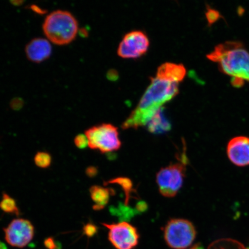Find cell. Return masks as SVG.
<instances>
[{"instance_id":"obj_1","label":"cell","mask_w":249,"mask_h":249,"mask_svg":"<svg viewBox=\"0 0 249 249\" xmlns=\"http://www.w3.org/2000/svg\"><path fill=\"white\" fill-rule=\"evenodd\" d=\"M178 92V83L157 76L152 78L138 105L123 123V128L137 129L147 125L161 107L175 97Z\"/></svg>"},{"instance_id":"obj_2","label":"cell","mask_w":249,"mask_h":249,"mask_svg":"<svg viewBox=\"0 0 249 249\" xmlns=\"http://www.w3.org/2000/svg\"><path fill=\"white\" fill-rule=\"evenodd\" d=\"M207 58L216 62L221 71L233 80L249 82V52L241 42L221 43L207 55Z\"/></svg>"},{"instance_id":"obj_3","label":"cell","mask_w":249,"mask_h":249,"mask_svg":"<svg viewBox=\"0 0 249 249\" xmlns=\"http://www.w3.org/2000/svg\"><path fill=\"white\" fill-rule=\"evenodd\" d=\"M79 30L76 18L67 11L51 12L43 24V31L47 38L57 45L69 44L76 38Z\"/></svg>"},{"instance_id":"obj_4","label":"cell","mask_w":249,"mask_h":249,"mask_svg":"<svg viewBox=\"0 0 249 249\" xmlns=\"http://www.w3.org/2000/svg\"><path fill=\"white\" fill-rule=\"evenodd\" d=\"M89 147L102 153L117 151L121 142L117 127L110 124H102L90 127L85 132Z\"/></svg>"},{"instance_id":"obj_5","label":"cell","mask_w":249,"mask_h":249,"mask_svg":"<svg viewBox=\"0 0 249 249\" xmlns=\"http://www.w3.org/2000/svg\"><path fill=\"white\" fill-rule=\"evenodd\" d=\"M196 230L193 223L184 219H172L164 229V238L173 249H186L194 242Z\"/></svg>"},{"instance_id":"obj_6","label":"cell","mask_w":249,"mask_h":249,"mask_svg":"<svg viewBox=\"0 0 249 249\" xmlns=\"http://www.w3.org/2000/svg\"><path fill=\"white\" fill-rule=\"evenodd\" d=\"M186 166L181 163L171 164L161 168L157 175V182L160 194L164 197H175L184 181Z\"/></svg>"},{"instance_id":"obj_7","label":"cell","mask_w":249,"mask_h":249,"mask_svg":"<svg viewBox=\"0 0 249 249\" xmlns=\"http://www.w3.org/2000/svg\"><path fill=\"white\" fill-rule=\"evenodd\" d=\"M108 230V240L116 249H133L139 244L138 230L130 223H102Z\"/></svg>"},{"instance_id":"obj_8","label":"cell","mask_w":249,"mask_h":249,"mask_svg":"<svg viewBox=\"0 0 249 249\" xmlns=\"http://www.w3.org/2000/svg\"><path fill=\"white\" fill-rule=\"evenodd\" d=\"M5 238L12 247L23 248L33 240L35 229L30 221L16 219L4 229Z\"/></svg>"},{"instance_id":"obj_9","label":"cell","mask_w":249,"mask_h":249,"mask_svg":"<svg viewBox=\"0 0 249 249\" xmlns=\"http://www.w3.org/2000/svg\"><path fill=\"white\" fill-rule=\"evenodd\" d=\"M149 40L142 31H130L124 36L117 50L118 54L124 58H136L148 51Z\"/></svg>"},{"instance_id":"obj_10","label":"cell","mask_w":249,"mask_h":249,"mask_svg":"<svg viewBox=\"0 0 249 249\" xmlns=\"http://www.w3.org/2000/svg\"><path fill=\"white\" fill-rule=\"evenodd\" d=\"M227 154L230 161L236 166L245 167L249 165V138L238 136L228 143Z\"/></svg>"},{"instance_id":"obj_11","label":"cell","mask_w":249,"mask_h":249,"mask_svg":"<svg viewBox=\"0 0 249 249\" xmlns=\"http://www.w3.org/2000/svg\"><path fill=\"white\" fill-rule=\"evenodd\" d=\"M25 52L29 60L39 63L51 57L52 46L48 39L36 38L27 43Z\"/></svg>"},{"instance_id":"obj_12","label":"cell","mask_w":249,"mask_h":249,"mask_svg":"<svg viewBox=\"0 0 249 249\" xmlns=\"http://www.w3.org/2000/svg\"><path fill=\"white\" fill-rule=\"evenodd\" d=\"M186 70L182 64L166 62L158 68L157 77L179 83L184 79Z\"/></svg>"},{"instance_id":"obj_13","label":"cell","mask_w":249,"mask_h":249,"mask_svg":"<svg viewBox=\"0 0 249 249\" xmlns=\"http://www.w3.org/2000/svg\"><path fill=\"white\" fill-rule=\"evenodd\" d=\"M89 193L92 200L95 203L93 206V210H102L107 204L110 196V192L108 189L100 186H92L89 189Z\"/></svg>"},{"instance_id":"obj_14","label":"cell","mask_w":249,"mask_h":249,"mask_svg":"<svg viewBox=\"0 0 249 249\" xmlns=\"http://www.w3.org/2000/svg\"><path fill=\"white\" fill-rule=\"evenodd\" d=\"M148 129L152 133H161L170 130L171 125L163 113V108L160 109L147 125Z\"/></svg>"},{"instance_id":"obj_15","label":"cell","mask_w":249,"mask_h":249,"mask_svg":"<svg viewBox=\"0 0 249 249\" xmlns=\"http://www.w3.org/2000/svg\"><path fill=\"white\" fill-rule=\"evenodd\" d=\"M0 209L5 213L15 214L17 216H19L20 214L15 199L5 193L3 194L0 201Z\"/></svg>"},{"instance_id":"obj_16","label":"cell","mask_w":249,"mask_h":249,"mask_svg":"<svg viewBox=\"0 0 249 249\" xmlns=\"http://www.w3.org/2000/svg\"><path fill=\"white\" fill-rule=\"evenodd\" d=\"M52 157L51 154L46 152H38L34 157V162L37 166L46 169L52 164Z\"/></svg>"},{"instance_id":"obj_17","label":"cell","mask_w":249,"mask_h":249,"mask_svg":"<svg viewBox=\"0 0 249 249\" xmlns=\"http://www.w3.org/2000/svg\"><path fill=\"white\" fill-rule=\"evenodd\" d=\"M74 144L78 148L85 149L87 146H89L88 139L87 136L83 134H79L77 135L74 139Z\"/></svg>"},{"instance_id":"obj_18","label":"cell","mask_w":249,"mask_h":249,"mask_svg":"<svg viewBox=\"0 0 249 249\" xmlns=\"http://www.w3.org/2000/svg\"><path fill=\"white\" fill-rule=\"evenodd\" d=\"M206 17L208 23L212 24L215 23L221 18V15L215 9L208 8L206 12Z\"/></svg>"},{"instance_id":"obj_19","label":"cell","mask_w":249,"mask_h":249,"mask_svg":"<svg viewBox=\"0 0 249 249\" xmlns=\"http://www.w3.org/2000/svg\"><path fill=\"white\" fill-rule=\"evenodd\" d=\"M97 227L92 223L87 224L83 228L84 233L89 237H92L97 232Z\"/></svg>"},{"instance_id":"obj_20","label":"cell","mask_w":249,"mask_h":249,"mask_svg":"<svg viewBox=\"0 0 249 249\" xmlns=\"http://www.w3.org/2000/svg\"><path fill=\"white\" fill-rule=\"evenodd\" d=\"M55 242L52 238L46 239L45 241V245L49 249H54L55 248Z\"/></svg>"},{"instance_id":"obj_21","label":"cell","mask_w":249,"mask_h":249,"mask_svg":"<svg viewBox=\"0 0 249 249\" xmlns=\"http://www.w3.org/2000/svg\"><path fill=\"white\" fill-rule=\"evenodd\" d=\"M97 174V169L94 167H89L86 170V174L87 176L93 177Z\"/></svg>"},{"instance_id":"obj_22","label":"cell","mask_w":249,"mask_h":249,"mask_svg":"<svg viewBox=\"0 0 249 249\" xmlns=\"http://www.w3.org/2000/svg\"><path fill=\"white\" fill-rule=\"evenodd\" d=\"M31 9L32 10L38 14L42 15L46 13V11L45 9H42L38 7V6L36 5H32L31 6Z\"/></svg>"},{"instance_id":"obj_23","label":"cell","mask_w":249,"mask_h":249,"mask_svg":"<svg viewBox=\"0 0 249 249\" xmlns=\"http://www.w3.org/2000/svg\"><path fill=\"white\" fill-rule=\"evenodd\" d=\"M79 33L80 36H87L88 35V32L85 29H80L79 30Z\"/></svg>"},{"instance_id":"obj_24","label":"cell","mask_w":249,"mask_h":249,"mask_svg":"<svg viewBox=\"0 0 249 249\" xmlns=\"http://www.w3.org/2000/svg\"><path fill=\"white\" fill-rule=\"evenodd\" d=\"M0 249H7L5 244L1 242H0Z\"/></svg>"}]
</instances>
